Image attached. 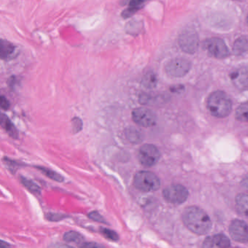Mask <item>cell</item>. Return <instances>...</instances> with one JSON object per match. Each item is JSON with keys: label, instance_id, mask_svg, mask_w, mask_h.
I'll use <instances>...</instances> for the list:
<instances>
[{"label": "cell", "instance_id": "6da1fadb", "mask_svg": "<svg viewBox=\"0 0 248 248\" xmlns=\"http://www.w3.org/2000/svg\"><path fill=\"white\" fill-rule=\"evenodd\" d=\"M182 217L185 226L196 234H207L211 230L213 223L210 216L200 207H187L183 212Z\"/></svg>", "mask_w": 248, "mask_h": 248}, {"label": "cell", "instance_id": "7a4b0ae2", "mask_svg": "<svg viewBox=\"0 0 248 248\" xmlns=\"http://www.w3.org/2000/svg\"><path fill=\"white\" fill-rule=\"evenodd\" d=\"M207 107L212 115L217 118H225L232 112V100L226 93L216 91L207 98Z\"/></svg>", "mask_w": 248, "mask_h": 248}, {"label": "cell", "instance_id": "3957f363", "mask_svg": "<svg viewBox=\"0 0 248 248\" xmlns=\"http://www.w3.org/2000/svg\"><path fill=\"white\" fill-rule=\"evenodd\" d=\"M133 184L137 189L143 192H153L160 188L159 178L149 171H139L135 175Z\"/></svg>", "mask_w": 248, "mask_h": 248}, {"label": "cell", "instance_id": "277c9868", "mask_svg": "<svg viewBox=\"0 0 248 248\" xmlns=\"http://www.w3.org/2000/svg\"><path fill=\"white\" fill-rule=\"evenodd\" d=\"M202 47L212 57L217 59H224L230 55L229 48L225 42L217 37L207 39L202 43Z\"/></svg>", "mask_w": 248, "mask_h": 248}, {"label": "cell", "instance_id": "5b68a950", "mask_svg": "<svg viewBox=\"0 0 248 248\" xmlns=\"http://www.w3.org/2000/svg\"><path fill=\"white\" fill-rule=\"evenodd\" d=\"M191 68L189 60L185 58H176L168 62L165 66V72L171 78H183L189 72Z\"/></svg>", "mask_w": 248, "mask_h": 248}, {"label": "cell", "instance_id": "8992f818", "mask_svg": "<svg viewBox=\"0 0 248 248\" xmlns=\"http://www.w3.org/2000/svg\"><path fill=\"white\" fill-rule=\"evenodd\" d=\"M160 156L159 149L152 144L143 145L138 153L139 162L146 168L155 166L160 159Z\"/></svg>", "mask_w": 248, "mask_h": 248}, {"label": "cell", "instance_id": "52a82bcc", "mask_svg": "<svg viewBox=\"0 0 248 248\" xmlns=\"http://www.w3.org/2000/svg\"><path fill=\"white\" fill-rule=\"evenodd\" d=\"M164 199L172 204H182L188 197L187 188L181 184H173L165 188L162 191Z\"/></svg>", "mask_w": 248, "mask_h": 248}, {"label": "cell", "instance_id": "ba28073f", "mask_svg": "<svg viewBox=\"0 0 248 248\" xmlns=\"http://www.w3.org/2000/svg\"><path fill=\"white\" fill-rule=\"evenodd\" d=\"M178 45L183 51L188 54H194L200 46L198 34L194 30H184L180 34Z\"/></svg>", "mask_w": 248, "mask_h": 248}, {"label": "cell", "instance_id": "9c48e42d", "mask_svg": "<svg viewBox=\"0 0 248 248\" xmlns=\"http://www.w3.org/2000/svg\"><path fill=\"white\" fill-rule=\"evenodd\" d=\"M132 118L138 125L143 127H153L156 124V116L149 108H137L132 112Z\"/></svg>", "mask_w": 248, "mask_h": 248}, {"label": "cell", "instance_id": "30bf717a", "mask_svg": "<svg viewBox=\"0 0 248 248\" xmlns=\"http://www.w3.org/2000/svg\"><path fill=\"white\" fill-rule=\"evenodd\" d=\"M229 233L233 240L239 243H248V224L242 220H232L229 226Z\"/></svg>", "mask_w": 248, "mask_h": 248}, {"label": "cell", "instance_id": "8fae6325", "mask_svg": "<svg viewBox=\"0 0 248 248\" xmlns=\"http://www.w3.org/2000/svg\"><path fill=\"white\" fill-rule=\"evenodd\" d=\"M232 83L240 91H248V67L242 66L230 74Z\"/></svg>", "mask_w": 248, "mask_h": 248}, {"label": "cell", "instance_id": "7c38bea8", "mask_svg": "<svg viewBox=\"0 0 248 248\" xmlns=\"http://www.w3.org/2000/svg\"><path fill=\"white\" fill-rule=\"evenodd\" d=\"M204 248H227L231 247L230 239L223 233H217L204 239L202 244Z\"/></svg>", "mask_w": 248, "mask_h": 248}, {"label": "cell", "instance_id": "4fadbf2b", "mask_svg": "<svg viewBox=\"0 0 248 248\" xmlns=\"http://www.w3.org/2000/svg\"><path fill=\"white\" fill-rule=\"evenodd\" d=\"M149 0H122V5H127V8L122 12V17L126 19L133 16Z\"/></svg>", "mask_w": 248, "mask_h": 248}, {"label": "cell", "instance_id": "5bb4252c", "mask_svg": "<svg viewBox=\"0 0 248 248\" xmlns=\"http://www.w3.org/2000/svg\"><path fill=\"white\" fill-rule=\"evenodd\" d=\"M18 55L17 47L7 40H1L0 43V57L4 61L12 60Z\"/></svg>", "mask_w": 248, "mask_h": 248}, {"label": "cell", "instance_id": "9a60e30c", "mask_svg": "<svg viewBox=\"0 0 248 248\" xmlns=\"http://www.w3.org/2000/svg\"><path fill=\"white\" fill-rule=\"evenodd\" d=\"M0 123L2 128L8 133V134L13 139H18V132L16 128L12 122L9 118L5 115V114H1V119H0Z\"/></svg>", "mask_w": 248, "mask_h": 248}, {"label": "cell", "instance_id": "2e32d148", "mask_svg": "<svg viewBox=\"0 0 248 248\" xmlns=\"http://www.w3.org/2000/svg\"><path fill=\"white\" fill-rule=\"evenodd\" d=\"M235 201H236V207L238 213L242 216L248 217V194H238Z\"/></svg>", "mask_w": 248, "mask_h": 248}, {"label": "cell", "instance_id": "e0dca14e", "mask_svg": "<svg viewBox=\"0 0 248 248\" xmlns=\"http://www.w3.org/2000/svg\"><path fill=\"white\" fill-rule=\"evenodd\" d=\"M233 52L238 56L248 54V39L246 37H239L233 43Z\"/></svg>", "mask_w": 248, "mask_h": 248}, {"label": "cell", "instance_id": "ac0fdd59", "mask_svg": "<svg viewBox=\"0 0 248 248\" xmlns=\"http://www.w3.org/2000/svg\"><path fill=\"white\" fill-rule=\"evenodd\" d=\"M157 83V75L153 71H149L146 72L142 78V85L147 89H154L156 88Z\"/></svg>", "mask_w": 248, "mask_h": 248}, {"label": "cell", "instance_id": "d6986e66", "mask_svg": "<svg viewBox=\"0 0 248 248\" xmlns=\"http://www.w3.org/2000/svg\"><path fill=\"white\" fill-rule=\"evenodd\" d=\"M235 117L238 121L248 123V102L243 103L238 107Z\"/></svg>", "mask_w": 248, "mask_h": 248}, {"label": "cell", "instance_id": "ffe728a7", "mask_svg": "<svg viewBox=\"0 0 248 248\" xmlns=\"http://www.w3.org/2000/svg\"><path fill=\"white\" fill-rule=\"evenodd\" d=\"M63 239L67 242L80 244L81 245V244L83 243L85 239H84L83 236L78 232H75V231H70V232H67L64 233Z\"/></svg>", "mask_w": 248, "mask_h": 248}, {"label": "cell", "instance_id": "44dd1931", "mask_svg": "<svg viewBox=\"0 0 248 248\" xmlns=\"http://www.w3.org/2000/svg\"><path fill=\"white\" fill-rule=\"evenodd\" d=\"M125 134L126 137L131 143H139L143 140V135L138 129L129 128Z\"/></svg>", "mask_w": 248, "mask_h": 248}, {"label": "cell", "instance_id": "7402d4cb", "mask_svg": "<svg viewBox=\"0 0 248 248\" xmlns=\"http://www.w3.org/2000/svg\"><path fill=\"white\" fill-rule=\"evenodd\" d=\"M37 168L40 170L45 175H46V176L50 178V179L57 181V182H63V181H64V178H63L61 174L57 173V172L52 170L48 169V168H43V167H37Z\"/></svg>", "mask_w": 248, "mask_h": 248}, {"label": "cell", "instance_id": "603a6c76", "mask_svg": "<svg viewBox=\"0 0 248 248\" xmlns=\"http://www.w3.org/2000/svg\"><path fill=\"white\" fill-rule=\"evenodd\" d=\"M21 181H22L23 185H24L29 191L33 193V194H38V195L41 194V188H40V187L38 185H37L34 181L27 179V178H23V177L21 178Z\"/></svg>", "mask_w": 248, "mask_h": 248}, {"label": "cell", "instance_id": "cb8c5ba5", "mask_svg": "<svg viewBox=\"0 0 248 248\" xmlns=\"http://www.w3.org/2000/svg\"><path fill=\"white\" fill-rule=\"evenodd\" d=\"M142 24L140 21H132L129 22L126 26L125 30L127 34L131 35H137L140 32Z\"/></svg>", "mask_w": 248, "mask_h": 248}, {"label": "cell", "instance_id": "d4e9b609", "mask_svg": "<svg viewBox=\"0 0 248 248\" xmlns=\"http://www.w3.org/2000/svg\"><path fill=\"white\" fill-rule=\"evenodd\" d=\"M100 232L104 235V237L109 240L113 241V242H117L119 240V236L117 233H116L114 231L111 230V229H107V228L101 227L100 229Z\"/></svg>", "mask_w": 248, "mask_h": 248}, {"label": "cell", "instance_id": "484cf974", "mask_svg": "<svg viewBox=\"0 0 248 248\" xmlns=\"http://www.w3.org/2000/svg\"><path fill=\"white\" fill-rule=\"evenodd\" d=\"M72 130L74 133H79L82 129V121L79 117H75L72 121Z\"/></svg>", "mask_w": 248, "mask_h": 248}, {"label": "cell", "instance_id": "4316f807", "mask_svg": "<svg viewBox=\"0 0 248 248\" xmlns=\"http://www.w3.org/2000/svg\"><path fill=\"white\" fill-rule=\"evenodd\" d=\"M88 217L91 219V220H94V221L98 222V223H107L106 222L105 218L100 214L98 212L93 211L89 213Z\"/></svg>", "mask_w": 248, "mask_h": 248}, {"label": "cell", "instance_id": "83f0119b", "mask_svg": "<svg viewBox=\"0 0 248 248\" xmlns=\"http://www.w3.org/2000/svg\"><path fill=\"white\" fill-rule=\"evenodd\" d=\"M0 105H1V108L3 110H8L11 107L9 101L4 95H2L0 98Z\"/></svg>", "mask_w": 248, "mask_h": 248}, {"label": "cell", "instance_id": "f1b7e54d", "mask_svg": "<svg viewBox=\"0 0 248 248\" xmlns=\"http://www.w3.org/2000/svg\"><path fill=\"white\" fill-rule=\"evenodd\" d=\"M81 248H98L101 247V245L95 243V242H83L79 245Z\"/></svg>", "mask_w": 248, "mask_h": 248}, {"label": "cell", "instance_id": "f546056e", "mask_svg": "<svg viewBox=\"0 0 248 248\" xmlns=\"http://www.w3.org/2000/svg\"><path fill=\"white\" fill-rule=\"evenodd\" d=\"M63 217H65L64 216H62V215L59 214H51L50 215V217L49 216L48 219L49 220H62Z\"/></svg>", "mask_w": 248, "mask_h": 248}, {"label": "cell", "instance_id": "4dcf8cb0", "mask_svg": "<svg viewBox=\"0 0 248 248\" xmlns=\"http://www.w3.org/2000/svg\"><path fill=\"white\" fill-rule=\"evenodd\" d=\"M241 185L245 188V190L248 191V175H247L245 178L241 181Z\"/></svg>", "mask_w": 248, "mask_h": 248}, {"label": "cell", "instance_id": "1f68e13d", "mask_svg": "<svg viewBox=\"0 0 248 248\" xmlns=\"http://www.w3.org/2000/svg\"><path fill=\"white\" fill-rule=\"evenodd\" d=\"M10 246H11V245H10L9 244L6 243V242H3V241L1 242V247H2V248H7V247Z\"/></svg>", "mask_w": 248, "mask_h": 248}, {"label": "cell", "instance_id": "d6a6232c", "mask_svg": "<svg viewBox=\"0 0 248 248\" xmlns=\"http://www.w3.org/2000/svg\"><path fill=\"white\" fill-rule=\"evenodd\" d=\"M247 22H248V17H247Z\"/></svg>", "mask_w": 248, "mask_h": 248}]
</instances>
